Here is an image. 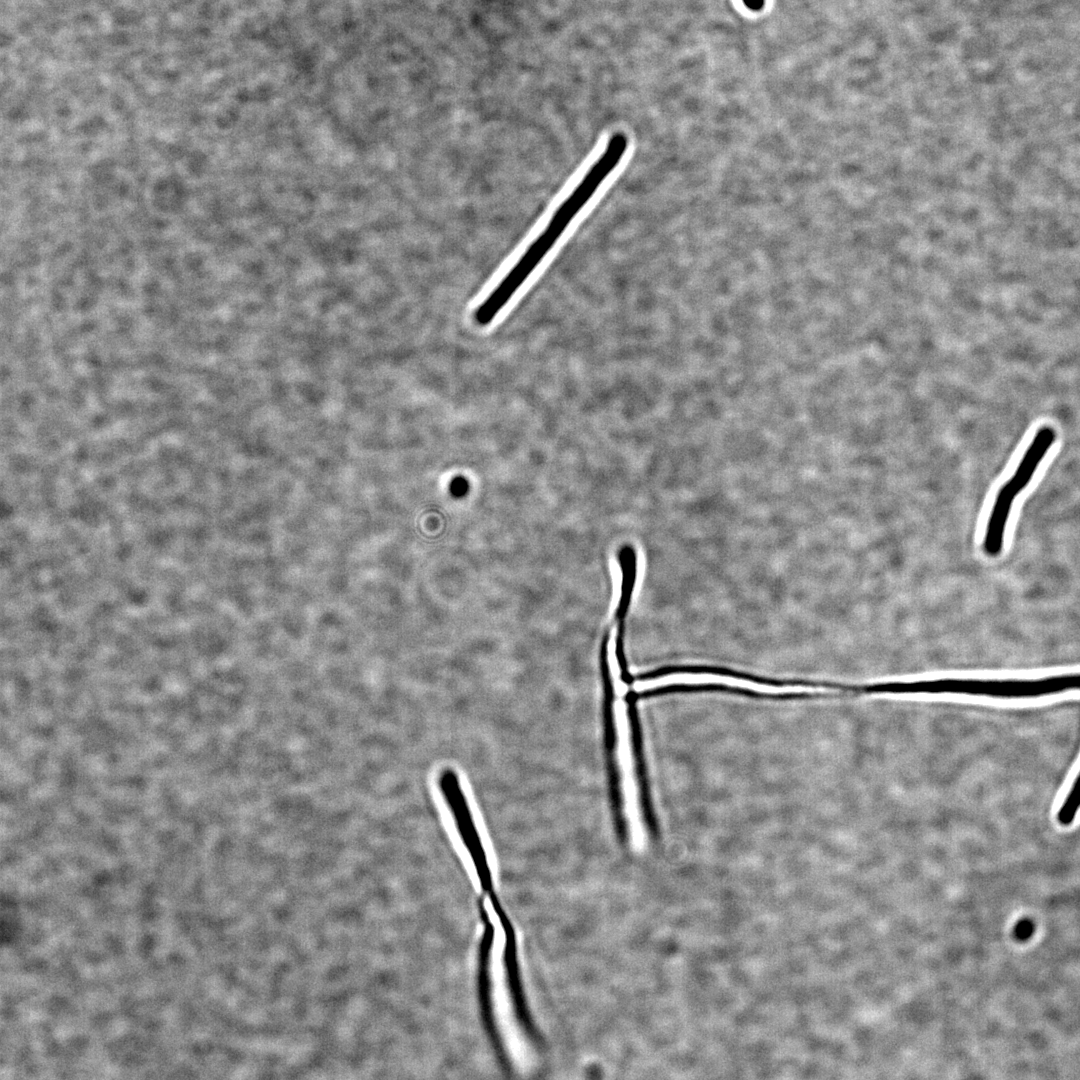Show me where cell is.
Wrapping results in <instances>:
<instances>
[{
    "label": "cell",
    "mask_w": 1080,
    "mask_h": 1080,
    "mask_svg": "<svg viewBox=\"0 0 1080 1080\" xmlns=\"http://www.w3.org/2000/svg\"><path fill=\"white\" fill-rule=\"evenodd\" d=\"M1055 441V431L1049 426L1040 428L1024 453L1015 472L999 489L990 512L983 540V551L990 557L1003 548L1007 521L1015 498L1031 481L1038 465Z\"/></svg>",
    "instance_id": "3957f363"
},
{
    "label": "cell",
    "mask_w": 1080,
    "mask_h": 1080,
    "mask_svg": "<svg viewBox=\"0 0 1080 1080\" xmlns=\"http://www.w3.org/2000/svg\"><path fill=\"white\" fill-rule=\"evenodd\" d=\"M437 782L477 873L484 884H490V869L484 846L457 773L453 769L446 768L440 772Z\"/></svg>",
    "instance_id": "277c9868"
},
{
    "label": "cell",
    "mask_w": 1080,
    "mask_h": 1080,
    "mask_svg": "<svg viewBox=\"0 0 1080 1080\" xmlns=\"http://www.w3.org/2000/svg\"><path fill=\"white\" fill-rule=\"evenodd\" d=\"M450 488L454 496L460 497L467 491V481L462 477L455 478L452 481Z\"/></svg>",
    "instance_id": "52a82bcc"
},
{
    "label": "cell",
    "mask_w": 1080,
    "mask_h": 1080,
    "mask_svg": "<svg viewBox=\"0 0 1080 1080\" xmlns=\"http://www.w3.org/2000/svg\"><path fill=\"white\" fill-rule=\"evenodd\" d=\"M676 685H716L754 693L771 695L795 693L801 692L803 690L802 686L777 684L775 685L735 675L713 672H676L662 674L641 681H636L633 684V689L634 691L641 693Z\"/></svg>",
    "instance_id": "5b68a950"
},
{
    "label": "cell",
    "mask_w": 1080,
    "mask_h": 1080,
    "mask_svg": "<svg viewBox=\"0 0 1080 1080\" xmlns=\"http://www.w3.org/2000/svg\"><path fill=\"white\" fill-rule=\"evenodd\" d=\"M619 563L622 571V585L616 616L618 623H624L636 581L637 558L634 549L630 546L622 547L619 552Z\"/></svg>",
    "instance_id": "8992f818"
},
{
    "label": "cell",
    "mask_w": 1080,
    "mask_h": 1080,
    "mask_svg": "<svg viewBox=\"0 0 1080 1080\" xmlns=\"http://www.w3.org/2000/svg\"><path fill=\"white\" fill-rule=\"evenodd\" d=\"M625 133L615 132L604 150L570 195L553 213L544 230L528 246L512 269L478 307L475 318L481 325L489 324L509 302L525 280L550 252L576 215L592 198L601 184L614 171L628 148Z\"/></svg>",
    "instance_id": "6da1fadb"
},
{
    "label": "cell",
    "mask_w": 1080,
    "mask_h": 1080,
    "mask_svg": "<svg viewBox=\"0 0 1080 1080\" xmlns=\"http://www.w3.org/2000/svg\"><path fill=\"white\" fill-rule=\"evenodd\" d=\"M743 1L751 9H759L763 4V0H743Z\"/></svg>",
    "instance_id": "ba28073f"
},
{
    "label": "cell",
    "mask_w": 1080,
    "mask_h": 1080,
    "mask_svg": "<svg viewBox=\"0 0 1080 1080\" xmlns=\"http://www.w3.org/2000/svg\"><path fill=\"white\" fill-rule=\"evenodd\" d=\"M612 680L611 714L615 734V760L619 775L622 809L631 846L634 850L640 851L646 843V831L640 804L628 705L625 699L627 686L620 670L617 673V681L614 680L613 676Z\"/></svg>",
    "instance_id": "7a4b0ae2"
}]
</instances>
